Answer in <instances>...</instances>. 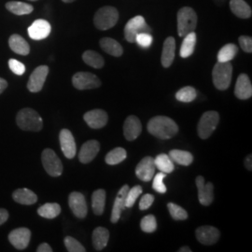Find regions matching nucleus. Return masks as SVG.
I'll return each instance as SVG.
<instances>
[{"label": "nucleus", "instance_id": "obj_1", "mask_svg": "<svg viewBox=\"0 0 252 252\" xmlns=\"http://www.w3.org/2000/svg\"><path fill=\"white\" fill-rule=\"evenodd\" d=\"M148 131L160 139H170L178 134L179 126L170 118L156 116L149 122Z\"/></svg>", "mask_w": 252, "mask_h": 252}, {"label": "nucleus", "instance_id": "obj_2", "mask_svg": "<svg viewBox=\"0 0 252 252\" xmlns=\"http://www.w3.org/2000/svg\"><path fill=\"white\" fill-rule=\"evenodd\" d=\"M17 126L24 131L38 132L43 127V121L40 115L33 108L21 109L16 116Z\"/></svg>", "mask_w": 252, "mask_h": 252}, {"label": "nucleus", "instance_id": "obj_3", "mask_svg": "<svg viewBox=\"0 0 252 252\" xmlns=\"http://www.w3.org/2000/svg\"><path fill=\"white\" fill-rule=\"evenodd\" d=\"M197 27V14L190 7H183L178 12V34L184 37Z\"/></svg>", "mask_w": 252, "mask_h": 252}, {"label": "nucleus", "instance_id": "obj_4", "mask_svg": "<svg viewBox=\"0 0 252 252\" xmlns=\"http://www.w3.org/2000/svg\"><path fill=\"white\" fill-rule=\"evenodd\" d=\"M233 76V65L230 62H218L212 71L213 83L218 90L224 91L229 88Z\"/></svg>", "mask_w": 252, "mask_h": 252}, {"label": "nucleus", "instance_id": "obj_5", "mask_svg": "<svg viewBox=\"0 0 252 252\" xmlns=\"http://www.w3.org/2000/svg\"><path fill=\"white\" fill-rule=\"evenodd\" d=\"M119 20V11L111 6H105L98 9L94 17V26L102 31L108 30L116 26Z\"/></svg>", "mask_w": 252, "mask_h": 252}, {"label": "nucleus", "instance_id": "obj_6", "mask_svg": "<svg viewBox=\"0 0 252 252\" xmlns=\"http://www.w3.org/2000/svg\"><path fill=\"white\" fill-rule=\"evenodd\" d=\"M220 122V115L217 111L205 112L199 121L197 133L202 139H207L213 134Z\"/></svg>", "mask_w": 252, "mask_h": 252}, {"label": "nucleus", "instance_id": "obj_7", "mask_svg": "<svg viewBox=\"0 0 252 252\" xmlns=\"http://www.w3.org/2000/svg\"><path fill=\"white\" fill-rule=\"evenodd\" d=\"M143 32L151 33L152 29L147 25L144 17L140 15L130 19L125 27V36L126 40L130 43H134L135 36Z\"/></svg>", "mask_w": 252, "mask_h": 252}, {"label": "nucleus", "instance_id": "obj_8", "mask_svg": "<svg viewBox=\"0 0 252 252\" xmlns=\"http://www.w3.org/2000/svg\"><path fill=\"white\" fill-rule=\"evenodd\" d=\"M41 161L45 171L52 177H59L63 173V164L57 154L51 149H46L41 154Z\"/></svg>", "mask_w": 252, "mask_h": 252}, {"label": "nucleus", "instance_id": "obj_9", "mask_svg": "<svg viewBox=\"0 0 252 252\" xmlns=\"http://www.w3.org/2000/svg\"><path fill=\"white\" fill-rule=\"evenodd\" d=\"M72 84L78 90H89L100 87L101 81L93 73L78 72L72 77Z\"/></svg>", "mask_w": 252, "mask_h": 252}, {"label": "nucleus", "instance_id": "obj_10", "mask_svg": "<svg viewBox=\"0 0 252 252\" xmlns=\"http://www.w3.org/2000/svg\"><path fill=\"white\" fill-rule=\"evenodd\" d=\"M49 74V67L47 65H39L30 75L27 83V89L31 93H38L42 90L47 76Z\"/></svg>", "mask_w": 252, "mask_h": 252}, {"label": "nucleus", "instance_id": "obj_11", "mask_svg": "<svg viewBox=\"0 0 252 252\" xmlns=\"http://www.w3.org/2000/svg\"><path fill=\"white\" fill-rule=\"evenodd\" d=\"M195 184L198 189V199L202 206H209L214 200V186L211 182L206 183V180L198 176L195 180Z\"/></svg>", "mask_w": 252, "mask_h": 252}, {"label": "nucleus", "instance_id": "obj_12", "mask_svg": "<svg viewBox=\"0 0 252 252\" xmlns=\"http://www.w3.org/2000/svg\"><path fill=\"white\" fill-rule=\"evenodd\" d=\"M68 205L73 212V214L79 219H84L87 216L88 208H87V204L84 195L78 192V191H73L69 194L68 197Z\"/></svg>", "mask_w": 252, "mask_h": 252}, {"label": "nucleus", "instance_id": "obj_13", "mask_svg": "<svg viewBox=\"0 0 252 252\" xmlns=\"http://www.w3.org/2000/svg\"><path fill=\"white\" fill-rule=\"evenodd\" d=\"M31 239V232L29 229L22 227L11 231L9 234L10 244L19 251L26 250Z\"/></svg>", "mask_w": 252, "mask_h": 252}, {"label": "nucleus", "instance_id": "obj_14", "mask_svg": "<svg viewBox=\"0 0 252 252\" xmlns=\"http://www.w3.org/2000/svg\"><path fill=\"white\" fill-rule=\"evenodd\" d=\"M155 169L156 167L154 163V158L147 156L136 165L135 175L139 180L149 182L153 179L155 174Z\"/></svg>", "mask_w": 252, "mask_h": 252}, {"label": "nucleus", "instance_id": "obj_15", "mask_svg": "<svg viewBox=\"0 0 252 252\" xmlns=\"http://www.w3.org/2000/svg\"><path fill=\"white\" fill-rule=\"evenodd\" d=\"M195 236L199 242L203 245H214L220 239V231L213 226H201L195 231Z\"/></svg>", "mask_w": 252, "mask_h": 252}, {"label": "nucleus", "instance_id": "obj_16", "mask_svg": "<svg viewBox=\"0 0 252 252\" xmlns=\"http://www.w3.org/2000/svg\"><path fill=\"white\" fill-rule=\"evenodd\" d=\"M59 140L63 155L67 159H73L77 153V147L72 133L68 129H62L59 134Z\"/></svg>", "mask_w": 252, "mask_h": 252}, {"label": "nucleus", "instance_id": "obj_17", "mask_svg": "<svg viewBox=\"0 0 252 252\" xmlns=\"http://www.w3.org/2000/svg\"><path fill=\"white\" fill-rule=\"evenodd\" d=\"M52 27L50 23L43 19H38L28 27V35L34 40L44 39L51 34Z\"/></svg>", "mask_w": 252, "mask_h": 252}, {"label": "nucleus", "instance_id": "obj_18", "mask_svg": "<svg viewBox=\"0 0 252 252\" xmlns=\"http://www.w3.org/2000/svg\"><path fill=\"white\" fill-rule=\"evenodd\" d=\"M85 123L93 129H100L108 124V116L102 109H93L86 112L83 116Z\"/></svg>", "mask_w": 252, "mask_h": 252}, {"label": "nucleus", "instance_id": "obj_19", "mask_svg": "<svg viewBox=\"0 0 252 252\" xmlns=\"http://www.w3.org/2000/svg\"><path fill=\"white\" fill-rule=\"evenodd\" d=\"M234 94L238 99L246 100L252 96V81L247 74H241L237 78Z\"/></svg>", "mask_w": 252, "mask_h": 252}, {"label": "nucleus", "instance_id": "obj_20", "mask_svg": "<svg viewBox=\"0 0 252 252\" xmlns=\"http://www.w3.org/2000/svg\"><path fill=\"white\" fill-rule=\"evenodd\" d=\"M142 131V126L140 120L136 116L131 115L125 122L124 134L128 141H133L136 139Z\"/></svg>", "mask_w": 252, "mask_h": 252}, {"label": "nucleus", "instance_id": "obj_21", "mask_svg": "<svg viewBox=\"0 0 252 252\" xmlns=\"http://www.w3.org/2000/svg\"><path fill=\"white\" fill-rule=\"evenodd\" d=\"M128 189H129V186L124 185L118 192L116 199L114 201V205L111 212V218H110V220L112 223H116L119 221L122 212L126 208V199Z\"/></svg>", "mask_w": 252, "mask_h": 252}, {"label": "nucleus", "instance_id": "obj_22", "mask_svg": "<svg viewBox=\"0 0 252 252\" xmlns=\"http://www.w3.org/2000/svg\"><path fill=\"white\" fill-rule=\"evenodd\" d=\"M100 150L99 142L97 140H89L81 147L79 153V160L82 163L92 162L98 154Z\"/></svg>", "mask_w": 252, "mask_h": 252}, {"label": "nucleus", "instance_id": "obj_23", "mask_svg": "<svg viewBox=\"0 0 252 252\" xmlns=\"http://www.w3.org/2000/svg\"><path fill=\"white\" fill-rule=\"evenodd\" d=\"M175 51H176V41L173 36H168L164 42L162 47V57L161 62L162 66L167 68L171 65L174 62L175 58Z\"/></svg>", "mask_w": 252, "mask_h": 252}, {"label": "nucleus", "instance_id": "obj_24", "mask_svg": "<svg viewBox=\"0 0 252 252\" xmlns=\"http://www.w3.org/2000/svg\"><path fill=\"white\" fill-rule=\"evenodd\" d=\"M13 200L21 205H34L37 202V196L34 191L27 188L16 189L12 193Z\"/></svg>", "mask_w": 252, "mask_h": 252}, {"label": "nucleus", "instance_id": "obj_25", "mask_svg": "<svg viewBox=\"0 0 252 252\" xmlns=\"http://www.w3.org/2000/svg\"><path fill=\"white\" fill-rule=\"evenodd\" d=\"M9 48L12 52L20 55H27L30 53V46L23 36L13 34L9 36Z\"/></svg>", "mask_w": 252, "mask_h": 252}, {"label": "nucleus", "instance_id": "obj_26", "mask_svg": "<svg viewBox=\"0 0 252 252\" xmlns=\"http://www.w3.org/2000/svg\"><path fill=\"white\" fill-rule=\"evenodd\" d=\"M100 47L101 49L112 56L120 57L124 54V49L122 45L118 42L117 40L111 37H103L100 40Z\"/></svg>", "mask_w": 252, "mask_h": 252}, {"label": "nucleus", "instance_id": "obj_27", "mask_svg": "<svg viewBox=\"0 0 252 252\" xmlns=\"http://www.w3.org/2000/svg\"><path fill=\"white\" fill-rule=\"evenodd\" d=\"M109 232L104 227H97L93 233V245L98 252L103 251L108 243Z\"/></svg>", "mask_w": 252, "mask_h": 252}, {"label": "nucleus", "instance_id": "obj_28", "mask_svg": "<svg viewBox=\"0 0 252 252\" xmlns=\"http://www.w3.org/2000/svg\"><path fill=\"white\" fill-rule=\"evenodd\" d=\"M230 8L232 12L238 18L249 19L252 17V8L244 0H231Z\"/></svg>", "mask_w": 252, "mask_h": 252}, {"label": "nucleus", "instance_id": "obj_29", "mask_svg": "<svg viewBox=\"0 0 252 252\" xmlns=\"http://www.w3.org/2000/svg\"><path fill=\"white\" fill-rule=\"evenodd\" d=\"M196 34L195 32H190L188 35L184 36L182 44L180 47V55L182 58H188L194 52V48L196 45Z\"/></svg>", "mask_w": 252, "mask_h": 252}, {"label": "nucleus", "instance_id": "obj_30", "mask_svg": "<svg viewBox=\"0 0 252 252\" xmlns=\"http://www.w3.org/2000/svg\"><path fill=\"white\" fill-rule=\"evenodd\" d=\"M106 204V191L105 189H96L92 195V207L95 215L100 216L103 214Z\"/></svg>", "mask_w": 252, "mask_h": 252}, {"label": "nucleus", "instance_id": "obj_31", "mask_svg": "<svg viewBox=\"0 0 252 252\" xmlns=\"http://www.w3.org/2000/svg\"><path fill=\"white\" fill-rule=\"evenodd\" d=\"M6 9L9 10L11 13L15 15H27L30 14L34 7L30 4H27L25 2H19V1H9L6 4Z\"/></svg>", "mask_w": 252, "mask_h": 252}, {"label": "nucleus", "instance_id": "obj_32", "mask_svg": "<svg viewBox=\"0 0 252 252\" xmlns=\"http://www.w3.org/2000/svg\"><path fill=\"white\" fill-rule=\"evenodd\" d=\"M61 213V207L57 203H46L37 209V214L42 218L52 220Z\"/></svg>", "mask_w": 252, "mask_h": 252}, {"label": "nucleus", "instance_id": "obj_33", "mask_svg": "<svg viewBox=\"0 0 252 252\" xmlns=\"http://www.w3.org/2000/svg\"><path fill=\"white\" fill-rule=\"evenodd\" d=\"M82 60L84 63L94 68H102L105 64L104 58L94 51H86L82 54Z\"/></svg>", "mask_w": 252, "mask_h": 252}, {"label": "nucleus", "instance_id": "obj_34", "mask_svg": "<svg viewBox=\"0 0 252 252\" xmlns=\"http://www.w3.org/2000/svg\"><path fill=\"white\" fill-rule=\"evenodd\" d=\"M154 163L155 167L158 168L161 172H163L165 174H169L174 171L175 166L172 161L171 158L167 154H159L155 159H154Z\"/></svg>", "mask_w": 252, "mask_h": 252}, {"label": "nucleus", "instance_id": "obj_35", "mask_svg": "<svg viewBox=\"0 0 252 252\" xmlns=\"http://www.w3.org/2000/svg\"><path fill=\"white\" fill-rule=\"evenodd\" d=\"M168 155L173 162H177L180 165H184V166H188L193 161L192 154L186 151L172 150Z\"/></svg>", "mask_w": 252, "mask_h": 252}, {"label": "nucleus", "instance_id": "obj_36", "mask_svg": "<svg viewBox=\"0 0 252 252\" xmlns=\"http://www.w3.org/2000/svg\"><path fill=\"white\" fill-rule=\"evenodd\" d=\"M238 53L237 46L233 43H229L223 46L218 53V62H230L234 59Z\"/></svg>", "mask_w": 252, "mask_h": 252}, {"label": "nucleus", "instance_id": "obj_37", "mask_svg": "<svg viewBox=\"0 0 252 252\" xmlns=\"http://www.w3.org/2000/svg\"><path fill=\"white\" fill-rule=\"evenodd\" d=\"M127 153L124 148H115L106 155L105 161L109 165H116L120 162H124Z\"/></svg>", "mask_w": 252, "mask_h": 252}, {"label": "nucleus", "instance_id": "obj_38", "mask_svg": "<svg viewBox=\"0 0 252 252\" xmlns=\"http://www.w3.org/2000/svg\"><path fill=\"white\" fill-rule=\"evenodd\" d=\"M196 96H197V92L191 86L183 87L180 90L178 91L176 94L177 100H179L180 102H184V103L192 102L196 98Z\"/></svg>", "mask_w": 252, "mask_h": 252}, {"label": "nucleus", "instance_id": "obj_39", "mask_svg": "<svg viewBox=\"0 0 252 252\" xmlns=\"http://www.w3.org/2000/svg\"><path fill=\"white\" fill-rule=\"evenodd\" d=\"M167 207H168L170 215L174 220H185L186 219H188L187 211L180 206H178L174 203H169L167 205Z\"/></svg>", "mask_w": 252, "mask_h": 252}, {"label": "nucleus", "instance_id": "obj_40", "mask_svg": "<svg viewBox=\"0 0 252 252\" xmlns=\"http://www.w3.org/2000/svg\"><path fill=\"white\" fill-rule=\"evenodd\" d=\"M140 227H141V230L145 233H148V234L153 233L157 229V221L155 217L153 215L145 216L141 220Z\"/></svg>", "mask_w": 252, "mask_h": 252}, {"label": "nucleus", "instance_id": "obj_41", "mask_svg": "<svg viewBox=\"0 0 252 252\" xmlns=\"http://www.w3.org/2000/svg\"><path fill=\"white\" fill-rule=\"evenodd\" d=\"M141 193H142V187L139 185H136L132 189H128L126 199V207L130 208V207H133L135 205L136 199L138 198V196Z\"/></svg>", "mask_w": 252, "mask_h": 252}, {"label": "nucleus", "instance_id": "obj_42", "mask_svg": "<svg viewBox=\"0 0 252 252\" xmlns=\"http://www.w3.org/2000/svg\"><path fill=\"white\" fill-rule=\"evenodd\" d=\"M64 246L69 252H85L86 249L81 245L78 240L73 238L71 236H66L63 240Z\"/></svg>", "mask_w": 252, "mask_h": 252}, {"label": "nucleus", "instance_id": "obj_43", "mask_svg": "<svg viewBox=\"0 0 252 252\" xmlns=\"http://www.w3.org/2000/svg\"><path fill=\"white\" fill-rule=\"evenodd\" d=\"M167 174L163 173V172H159L158 174H156V176L154 177L153 180V188L155 191L159 192V193H165L166 192V186L163 183V180L166 177Z\"/></svg>", "mask_w": 252, "mask_h": 252}, {"label": "nucleus", "instance_id": "obj_44", "mask_svg": "<svg viewBox=\"0 0 252 252\" xmlns=\"http://www.w3.org/2000/svg\"><path fill=\"white\" fill-rule=\"evenodd\" d=\"M153 37L151 33H139L137 36H135V41L138 45L141 48H149L153 44Z\"/></svg>", "mask_w": 252, "mask_h": 252}, {"label": "nucleus", "instance_id": "obj_45", "mask_svg": "<svg viewBox=\"0 0 252 252\" xmlns=\"http://www.w3.org/2000/svg\"><path fill=\"white\" fill-rule=\"evenodd\" d=\"M9 66L10 70L18 76H22L24 73L26 72V65L19 62L16 59H9Z\"/></svg>", "mask_w": 252, "mask_h": 252}, {"label": "nucleus", "instance_id": "obj_46", "mask_svg": "<svg viewBox=\"0 0 252 252\" xmlns=\"http://www.w3.org/2000/svg\"><path fill=\"white\" fill-rule=\"evenodd\" d=\"M239 45L244 52L252 54V38L251 36H240L238 38Z\"/></svg>", "mask_w": 252, "mask_h": 252}, {"label": "nucleus", "instance_id": "obj_47", "mask_svg": "<svg viewBox=\"0 0 252 252\" xmlns=\"http://www.w3.org/2000/svg\"><path fill=\"white\" fill-rule=\"evenodd\" d=\"M153 202H154V196L153 194H145L144 196H142V198L140 200L139 209L146 210V209L150 208L152 207Z\"/></svg>", "mask_w": 252, "mask_h": 252}, {"label": "nucleus", "instance_id": "obj_48", "mask_svg": "<svg viewBox=\"0 0 252 252\" xmlns=\"http://www.w3.org/2000/svg\"><path fill=\"white\" fill-rule=\"evenodd\" d=\"M9 219V212L4 209V208H0V225L4 224Z\"/></svg>", "mask_w": 252, "mask_h": 252}, {"label": "nucleus", "instance_id": "obj_49", "mask_svg": "<svg viewBox=\"0 0 252 252\" xmlns=\"http://www.w3.org/2000/svg\"><path fill=\"white\" fill-rule=\"evenodd\" d=\"M37 252H52L53 249L51 248V246L49 244L42 243L38 246V248L36 249Z\"/></svg>", "mask_w": 252, "mask_h": 252}, {"label": "nucleus", "instance_id": "obj_50", "mask_svg": "<svg viewBox=\"0 0 252 252\" xmlns=\"http://www.w3.org/2000/svg\"><path fill=\"white\" fill-rule=\"evenodd\" d=\"M252 154H250L247 158H246V161H245V166L246 168L249 170V171H252Z\"/></svg>", "mask_w": 252, "mask_h": 252}, {"label": "nucleus", "instance_id": "obj_51", "mask_svg": "<svg viewBox=\"0 0 252 252\" xmlns=\"http://www.w3.org/2000/svg\"><path fill=\"white\" fill-rule=\"evenodd\" d=\"M8 88V81L0 78V94Z\"/></svg>", "mask_w": 252, "mask_h": 252}, {"label": "nucleus", "instance_id": "obj_52", "mask_svg": "<svg viewBox=\"0 0 252 252\" xmlns=\"http://www.w3.org/2000/svg\"><path fill=\"white\" fill-rule=\"evenodd\" d=\"M179 252H191V250L189 247H182L179 250Z\"/></svg>", "mask_w": 252, "mask_h": 252}, {"label": "nucleus", "instance_id": "obj_53", "mask_svg": "<svg viewBox=\"0 0 252 252\" xmlns=\"http://www.w3.org/2000/svg\"><path fill=\"white\" fill-rule=\"evenodd\" d=\"M62 1L64 3H71V2H74L75 0H62Z\"/></svg>", "mask_w": 252, "mask_h": 252}, {"label": "nucleus", "instance_id": "obj_54", "mask_svg": "<svg viewBox=\"0 0 252 252\" xmlns=\"http://www.w3.org/2000/svg\"><path fill=\"white\" fill-rule=\"evenodd\" d=\"M30 1H36V0H30Z\"/></svg>", "mask_w": 252, "mask_h": 252}]
</instances>
